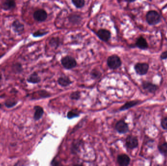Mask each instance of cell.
I'll return each instance as SVG.
<instances>
[{
	"label": "cell",
	"mask_w": 167,
	"mask_h": 166,
	"mask_svg": "<svg viewBox=\"0 0 167 166\" xmlns=\"http://www.w3.org/2000/svg\"><path fill=\"white\" fill-rule=\"evenodd\" d=\"M81 97V93L79 91H76L71 93L70 95V98L72 100H79Z\"/></svg>",
	"instance_id": "24"
},
{
	"label": "cell",
	"mask_w": 167,
	"mask_h": 166,
	"mask_svg": "<svg viewBox=\"0 0 167 166\" xmlns=\"http://www.w3.org/2000/svg\"><path fill=\"white\" fill-rule=\"evenodd\" d=\"M34 109H35V113L34 115V119L35 120H39L40 118H42V116L44 115V109L42 107L39 106H35L34 107Z\"/></svg>",
	"instance_id": "15"
},
{
	"label": "cell",
	"mask_w": 167,
	"mask_h": 166,
	"mask_svg": "<svg viewBox=\"0 0 167 166\" xmlns=\"http://www.w3.org/2000/svg\"><path fill=\"white\" fill-rule=\"evenodd\" d=\"M28 81L30 83H37L41 81V78L37 73H33L28 79Z\"/></svg>",
	"instance_id": "18"
},
{
	"label": "cell",
	"mask_w": 167,
	"mask_h": 166,
	"mask_svg": "<svg viewBox=\"0 0 167 166\" xmlns=\"http://www.w3.org/2000/svg\"></svg>",
	"instance_id": "33"
},
{
	"label": "cell",
	"mask_w": 167,
	"mask_h": 166,
	"mask_svg": "<svg viewBox=\"0 0 167 166\" xmlns=\"http://www.w3.org/2000/svg\"><path fill=\"white\" fill-rule=\"evenodd\" d=\"M107 65L110 69H117L121 66L122 61L118 56L113 55L108 58Z\"/></svg>",
	"instance_id": "2"
},
{
	"label": "cell",
	"mask_w": 167,
	"mask_h": 166,
	"mask_svg": "<svg viewBox=\"0 0 167 166\" xmlns=\"http://www.w3.org/2000/svg\"><path fill=\"white\" fill-rule=\"evenodd\" d=\"M158 150L161 154L163 155H167V143H162L158 145Z\"/></svg>",
	"instance_id": "21"
},
{
	"label": "cell",
	"mask_w": 167,
	"mask_h": 166,
	"mask_svg": "<svg viewBox=\"0 0 167 166\" xmlns=\"http://www.w3.org/2000/svg\"><path fill=\"white\" fill-rule=\"evenodd\" d=\"M12 27L14 30L16 32H21L24 30L23 24L18 21H15L13 23Z\"/></svg>",
	"instance_id": "17"
},
{
	"label": "cell",
	"mask_w": 167,
	"mask_h": 166,
	"mask_svg": "<svg viewBox=\"0 0 167 166\" xmlns=\"http://www.w3.org/2000/svg\"><path fill=\"white\" fill-rule=\"evenodd\" d=\"M135 44L138 48L142 50H145L148 48V44L146 40L142 37H140L137 39Z\"/></svg>",
	"instance_id": "11"
},
{
	"label": "cell",
	"mask_w": 167,
	"mask_h": 166,
	"mask_svg": "<svg viewBox=\"0 0 167 166\" xmlns=\"http://www.w3.org/2000/svg\"><path fill=\"white\" fill-rule=\"evenodd\" d=\"M48 32H45V31H38L33 34V36L34 37H40L43 36L44 35L47 34Z\"/></svg>",
	"instance_id": "27"
},
{
	"label": "cell",
	"mask_w": 167,
	"mask_h": 166,
	"mask_svg": "<svg viewBox=\"0 0 167 166\" xmlns=\"http://www.w3.org/2000/svg\"><path fill=\"white\" fill-rule=\"evenodd\" d=\"M149 69V65L146 63H137L134 66V70L137 74L144 75L146 74Z\"/></svg>",
	"instance_id": "5"
},
{
	"label": "cell",
	"mask_w": 167,
	"mask_h": 166,
	"mask_svg": "<svg viewBox=\"0 0 167 166\" xmlns=\"http://www.w3.org/2000/svg\"><path fill=\"white\" fill-rule=\"evenodd\" d=\"M16 3L14 0H6L3 4V8L5 10H9L15 7Z\"/></svg>",
	"instance_id": "16"
},
{
	"label": "cell",
	"mask_w": 167,
	"mask_h": 166,
	"mask_svg": "<svg viewBox=\"0 0 167 166\" xmlns=\"http://www.w3.org/2000/svg\"><path fill=\"white\" fill-rule=\"evenodd\" d=\"M146 20L149 25H156L161 22V16L157 11L151 10L147 14Z\"/></svg>",
	"instance_id": "1"
},
{
	"label": "cell",
	"mask_w": 167,
	"mask_h": 166,
	"mask_svg": "<svg viewBox=\"0 0 167 166\" xmlns=\"http://www.w3.org/2000/svg\"><path fill=\"white\" fill-rule=\"evenodd\" d=\"M142 86L145 90H146L149 93H155L158 89L157 85H154L148 81H144L142 83Z\"/></svg>",
	"instance_id": "10"
},
{
	"label": "cell",
	"mask_w": 167,
	"mask_h": 166,
	"mask_svg": "<svg viewBox=\"0 0 167 166\" xmlns=\"http://www.w3.org/2000/svg\"><path fill=\"white\" fill-rule=\"evenodd\" d=\"M69 21L73 23H79L81 21V17L78 15L73 14L69 16Z\"/></svg>",
	"instance_id": "20"
},
{
	"label": "cell",
	"mask_w": 167,
	"mask_h": 166,
	"mask_svg": "<svg viewBox=\"0 0 167 166\" xmlns=\"http://www.w3.org/2000/svg\"><path fill=\"white\" fill-rule=\"evenodd\" d=\"M115 129L120 134H125L129 131V126L124 120H120L116 123Z\"/></svg>",
	"instance_id": "4"
},
{
	"label": "cell",
	"mask_w": 167,
	"mask_h": 166,
	"mask_svg": "<svg viewBox=\"0 0 167 166\" xmlns=\"http://www.w3.org/2000/svg\"><path fill=\"white\" fill-rule=\"evenodd\" d=\"M34 19L38 22H44L47 18L46 11L43 9H39L34 12L33 14Z\"/></svg>",
	"instance_id": "7"
},
{
	"label": "cell",
	"mask_w": 167,
	"mask_h": 166,
	"mask_svg": "<svg viewBox=\"0 0 167 166\" xmlns=\"http://www.w3.org/2000/svg\"><path fill=\"white\" fill-rule=\"evenodd\" d=\"M59 84L62 87H67L72 84V81L67 76L60 77L58 80Z\"/></svg>",
	"instance_id": "14"
},
{
	"label": "cell",
	"mask_w": 167,
	"mask_h": 166,
	"mask_svg": "<svg viewBox=\"0 0 167 166\" xmlns=\"http://www.w3.org/2000/svg\"><path fill=\"white\" fill-rule=\"evenodd\" d=\"M1 104H0V108H1Z\"/></svg>",
	"instance_id": "32"
},
{
	"label": "cell",
	"mask_w": 167,
	"mask_h": 166,
	"mask_svg": "<svg viewBox=\"0 0 167 166\" xmlns=\"http://www.w3.org/2000/svg\"><path fill=\"white\" fill-rule=\"evenodd\" d=\"M97 36L104 42H108L111 37V34L108 30L100 29L97 33Z\"/></svg>",
	"instance_id": "8"
},
{
	"label": "cell",
	"mask_w": 167,
	"mask_h": 166,
	"mask_svg": "<svg viewBox=\"0 0 167 166\" xmlns=\"http://www.w3.org/2000/svg\"><path fill=\"white\" fill-rule=\"evenodd\" d=\"M80 112L77 109H73L68 112L67 114V117L69 119H73L75 117H78Z\"/></svg>",
	"instance_id": "19"
},
{
	"label": "cell",
	"mask_w": 167,
	"mask_h": 166,
	"mask_svg": "<svg viewBox=\"0 0 167 166\" xmlns=\"http://www.w3.org/2000/svg\"><path fill=\"white\" fill-rule=\"evenodd\" d=\"M73 4L78 8H83L85 5V0H72Z\"/></svg>",
	"instance_id": "22"
},
{
	"label": "cell",
	"mask_w": 167,
	"mask_h": 166,
	"mask_svg": "<svg viewBox=\"0 0 167 166\" xmlns=\"http://www.w3.org/2000/svg\"><path fill=\"white\" fill-rule=\"evenodd\" d=\"M51 164L53 165V166H58V165H60V163L58 161L56 160L53 159V161H52Z\"/></svg>",
	"instance_id": "30"
},
{
	"label": "cell",
	"mask_w": 167,
	"mask_h": 166,
	"mask_svg": "<svg viewBox=\"0 0 167 166\" xmlns=\"http://www.w3.org/2000/svg\"><path fill=\"white\" fill-rule=\"evenodd\" d=\"M126 145L127 148L134 149L138 146V140L137 137L133 136H129L126 139Z\"/></svg>",
	"instance_id": "6"
},
{
	"label": "cell",
	"mask_w": 167,
	"mask_h": 166,
	"mask_svg": "<svg viewBox=\"0 0 167 166\" xmlns=\"http://www.w3.org/2000/svg\"><path fill=\"white\" fill-rule=\"evenodd\" d=\"M82 144V141L79 139L75 140L73 142L71 147V152L73 154H76L79 152Z\"/></svg>",
	"instance_id": "13"
},
{
	"label": "cell",
	"mask_w": 167,
	"mask_h": 166,
	"mask_svg": "<svg viewBox=\"0 0 167 166\" xmlns=\"http://www.w3.org/2000/svg\"><path fill=\"white\" fill-rule=\"evenodd\" d=\"M140 102V101H132L127 102L125 103L123 106L120 107L119 110L122 111L129 109L131 108L132 107H134L136 105L139 104Z\"/></svg>",
	"instance_id": "12"
},
{
	"label": "cell",
	"mask_w": 167,
	"mask_h": 166,
	"mask_svg": "<svg viewBox=\"0 0 167 166\" xmlns=\"http://www.w3.org/2000/svg\"><path fill=\"white\" fill-rule=\"evenodd\" d=\"M128 3H132L134 2L136 0H125Z\"/></svg>",
	"instance_id": "31"
},
{
	"label": "cell",
	"mask_w": 167,
	"mask_h": 166,
	"mask_svg": "<svg viewBox=\"0 0 167 166\" xmlns=\"http://www.w3.org/2000/svg\"><path fill=\"white\" fill-rule=\"evenodd\" d=\"M161 125L163 129L167 130V116L162 119L161 122Z\"/></svg>",
	"instance_id": "25"
},
{
	"label": "cell",
	"mask_w": 167,
	"mask_h": 166,
	"mask_svg": "<svg viewBox=\"0 0 167 166\" xmlns=\"http://www.w3.org/2000/svg\"><path fill=\"white\" fill-rule=\"evenodd\" d=\"M117 161L120 166H127L130 164L131 159L127 154H121L118 155Z\"/></svg>",
	"instance_id": "9"
},
{
	"label": "cell",
	"mask_w": 167,
	"mask_h": 166,
	"mask_svg": "<svg viewBox=\"0 0 167 166\" xmlns=\"http://www.w3.org/2000/svg\"><path fill=\"white\" fill-rule=\"evenodd\" d=\"M90 75H91V77H92L93 79H99V78L101 77V75H102V74H101V73L100 72V71H98V70L94 69V70H93L91 71Z\"/></svg>",
	"instance_id": "23"
},
{
	"label": "cell",
	"mask_w": 167,
	"mask_h": 166,
	"mask_svg": "<svg viewBox=\"0 0 167 166\" xmlns=\"http://www.w3.org/2000/svg\"><path fill=\"white\" fill-rule=\"evenodd\" d=\"M15 104V102L12 101H7L6 102V105L7 107H11Z\"/></svg>",
	"instance_id": "28"
},
{
	"label": "cell",
	"mask_w": 167,
	"mask_h": 166,
	"mask_svg": "<svg viewBox=\"0 0 167 166\" xmlns=\"http://www.w3.org/2000/svg\"><path fill=\"white\" fill-rule=\"evenodd\" d=\"M160 58L161 60H166L167 59V51L163 52L161 54Z\"/></svg>",
	"instance_id": "29"
},
{
	"label": "cell",
	"mask_w": 167,
	"mask_h": 166,
	"mask_svg": "<svg viewBox=\"0 0 167 166\" xmlns=\"http://www.w3.org/2000/svg\"><path fill=\"white\" fill-rule=\"evenodd\" d=\"M59 40L57 38H53L52 39L50 42V44L52 46H57L59 45Z\"/></svg>",
	"instance_id": "26"
},
{
	"label": "cell",
	"mask_w": 167,
	"mask_h": 166,
	"mask_svg": "<svg viewBox=\"0 0 167 166\" xmlns=\"http://www.w3.org/2000/svg\"><path fill=\"white\" fill-rule=\"evenodd\" d=\"M61 64L65 69L70 70L76 66L77 61L73 57L67 56L62 58Z\"/></svg>",
	"instance_id": "3"
}]
</instances>
